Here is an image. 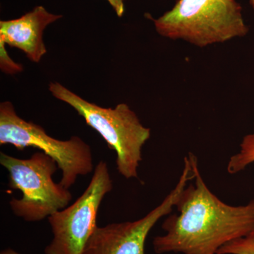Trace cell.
Instances as JSON below:
<instances>
[{"label":"cell","mask_w":254,"mask_h":254,"mask_svg":"<svg viewBox=\"0 0 254 254\" xmlns=\"http://www.w3.org/2000/svg\"><path fill=\"white\" fill-rule=\"evenodd\" d=\"M187 156L194 183L179 196L178 213L170 214L163 222L165 235L153 239L157 254H216L222 246L254 231V199L239 206L222 201L205 185L196 156L191 152Z\"/></svg>","instance_id":"6da1fadb"},{"label":"cell","mask_w":254,"mask_h":254,"mask_svg":"<svg viewBox=\"0 0 254 254\" xmlns=\"http://www.w3.org/2000/svg\"><path fill=\"white\" fill-rule=\"evenodd\" d=\"M50 91L57 99L70 105L103 137L116 153V166L122 176L138 179L142 148L149 139L150 129L142 125L128 105L105 108L90 103L59 83H51Z\"/></svg>","instance_id":"7a4b0ae2"},{"label":"cell","mask_w":254,"mask_h":254,"mask_svg":"<svg viewBox=\"0 0 254 254\" xmlns=\"http://www.w3.org/2000/svg\"><path fill=\"white\" fill-rule=\"evenodd\" d=\"M154 23L162 36L199 47L245 36L249 31L235 0H179Z\"/></svg>","instance_id":"3957f363"},{"label":"cell","mask_w":254,"mask_h":254,"mask_svg":"<svg viewBox=\"0 0 254 254\" xmlns=\"http://www.w3.org/2000/svg\"><path fill=\"white\" fill-rule=\"evenodd\" d=\"M0 164L9 173V187L22 193L9 201L16 216L28 222L42 221L67 207L72 200L68 189L55 183L53 177L59 169L46 153L37 152L28 158L0 153Z\"/></svg>","instance_id":"277c9868"},{"label":"cell","mask_w":254,"mask_h":254,"mask_svg":"<svg viewBox=\"0 0 254 254\" xmlns=\"http://www.w3.org/2000/svg\"><path fill=\"white\" fill-rule=\"evenodd\" d=\"M6 144L19 150L38 148L53 158L62 171L60 183L68 190L78 177L94 171L91 147L80 137L73 136L66 141L53 138L40 125L18 116L9 101L0 104V145Z\"/></svg>","instance_id":"5b68a950"},{"label":"cell","mask_w":254,"mask_h":254,"mask_svg":"<svg viewBox=\"0 0 254 254\" xmlns=\"http://www.w3.org/2000/svg\"><path fill=\"white\" fill-rule=\"evenodd\" d=\"M113 188L106 162L100 161L86 190L74 203L48 218L53 240L46 254H82L96 228L102 201Z\"/></svg>","instance_id":"8992f818"},{"label":"cell","mask_w":254,"mask_h":254,"mask_svg":"<svg viewBox=\"0 0 254 254\" xmlns=\"http://www.w3.org/2000/svg\"><path fill=\"white\" fill-rule=\"evenodd\" d=\"M193 179L191 165L186 156L176 186L158 206L135 221L97 226L82 254H145V241L150 230L160 219L172 213L182 190Z\"/></svg>","instance_id":"52a82bcc"},{"label":"cell","mask_w":254,"mask_h":254,"mask_svg":"<svg viewBox=\"0 0 254 254\" xmlns=\"http://www.w3.org/2000/svg\"><path fill=\"white\" fill-rule=\"evenodd\" d=\"M62 18L43 6H38L16 19L0 21V42L21 50L28 59L39 63L47 49L43 32L48 25Z\"/></svg>","instance_id":"ba28073f"},{"label":"cell","mask_w":254,"mask_h":254,"mask_svg":"<svg viewBox=\"0 0 254 254\" xmlns=\"http://www.w3.org/2000/svg\"><path fill=\"white\" fill-rule=\"evenodd\" d=\"M240 148V151L229 159L227 171L230 175L244 171L249 165L254 163V127L252 133L244 137Z\"/></svg>","instance_id":"9c48e42d"},{"label":"cell","mask_w":254,"mask_h":254,"mask_svg":"<svg viewBox=\"0 0 254 254\" xmlns=\"http://www.w3.org/2000/svg\"><path fill=\"white\" fill-rule=\"evenodd\" d=\"M216 254H254V231L222 246Z\"/></svg>","instance_id":"30bf717a"},{"label":"cell","mask_w":254,"mask_h":254,"mask_svg":"<svg viewBox=\"0 0 254 254\" xmlns=\"http://www.w3.org/2000/svg\"><path fill=\"white\" fill-rule=\"evenodd\" d=\"M0 66L3 72L9 74L21 72L23 70L22 65L15 63L10 58L2 42H0Z\"/></svg>","instance_id":"8fae6325"},{"label":"cell","mask_w":254,"mask_h":254,"mask_svg":"<svg viewBox=\"0 0 254 254\" xmlns=\"http://www.w3.org/2000/svg\"><path fill=\"white\" fill-rule=\"evenodd\" d=\"M110 4L113 6L119 17H122L125 12V4L124 0H108Z\"/></svg>","instance_id":"7c38bea8"},{"label":"cell","mask_w":254,"mask_h":254,"mask_svg":"<svg viewBox=\"0 0 254 254\" xmlns=\"http://www.w3.org/2000/svg\"><path fill=\"white\" fill-rule=\"evenodd\" d=\"M0 254H21L18 253V252H16V251L13 250V249L6 248V249H4V250L1 251V252H0Z\"/></svg>","instance_id":"4fadbf2b"},{"label":"cell","mask_w":254,"mask_h":254,"mask_svg":"<svg viewBox=\"0 0 254 254\" xmlns=\"http://www.w3.org/2000/svg\"><path fill=\"white\" fill-rule=\"evenodd\" d=\"M251 5H252V7L254 9V0H250Z\"/></svg>","instance_id":"5bb4252c"}]
</instances>
